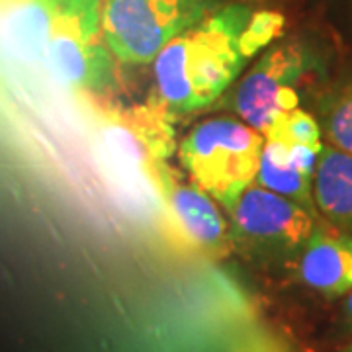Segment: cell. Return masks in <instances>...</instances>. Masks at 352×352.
<instances>
[{"label":"cell","mask_w":352,"mask_h":352,"mask_svg":"<svg viewBox=\"0 0 352 352\" xmlns=\"http://www.w3.org/2000/svg\"><path fill=\"white\" fill-rule=\"evenodd\" d=\"M229 214L235 237L280 254H298L317 226L311 210L256 182L241 194Z\"/></svg>","instance_id":"7"},{"label":"cell","mask_w":352,"mask_h":352,"mask_svg":"<svg viewBox=\"0 0 352 352\" xmlns=\"http://www.w3.org/2000/svg\"><path fill=\"white\" fill-rule=\"evenodd\" d=\"M321 118L329 143L352 155V78L329 94L321 106Z\"/></svg>","instance_id":"13"},{"label":"cell","mask_w":352,"mask_h":352,"mask_svg":"<svg viewBox=\"0 0 352 352\" xmlns=\"http://www.w3.org/2000/svg\"><path fill=\"white\" fill-rule=\"evenodd\" d=\"M349 298H346V305H344V311H346V317H349V321L352 323V292L346 294Z\"/></svg>","instance_id":"16"},{"label":"cell","mask_w":352,"mask_h":352,"mask_svg":"<svg viewBox=\"0 0 352 352\" xmlns=\"http://www.w3.org/2000/svg\"><path fill=\"white\" fill-rule=\"evenodd\" d=\"M264 138L235 118H212L190 129L178 159L194 186L231 212L245 190L256 182Z\"/></svg>","instance_id":"3"},{"label":"cell","mask_w":352,"mask_h":352,"mask_svg":"<svg viewBox=\"0 0 352 352\" xmlns=\"http://www.w3.org/2000/svg\"><path fill=\"white\" fill-rule=\"evenodd\" d=\"M57 0H0V57L24 69L43 63Z\"/></svg>","instance_id":"10"},{"label":"cell","mask_w":352,"mask_h":352,"mask_svg":"<svg viewBox=\"0 0 352 352\" xmlns=\"http://www.w3.org/2000/svg\"><path fill=\"white\" fill-rule=\"evenodd\" d=\"M282 28L284 18L272 10L254 12L243 2L219 6L155 57L153 100L173 116L210 108Z\"/></svg>","instance_id":"1"},{"label":"cell","mask_w":352,"mask_h":352,"mask_svg":"<svg viewBox=\"0 0 352 352\" xmlns=\"http://www.w3.org/2000/svg\"><path fill=\"white\" fill-rule=\"evenodd\" d=\"M256 184L314 210V176L289 161L288 147L276 139H264Z\"/></svg>","instance_id":"12"},{"label":"cell","mask_w":352,"mask_h":352,"mask_svg":"<svg viewBox=\"0 0 352 352\" xmlns=\"http://www.w3.org/2000/svg\"><path fill=\"white\" fill-rule=\"evenodd\" d=\"M219 8V0H102V28L116 61L153 63L188 28Z\"/></svg>","instance_id":"5"},{"label":"cell","mask_w":352,"mask_h":352,"mask_svg":"<svg viewBox=\"0 0 352 352\" xmlns=\"http://www.w3.org/2000/svg\"><path fill=\"white\" fill-rule=\"evenodd\" d=\"M231 352H289L286 344L272 335L270 331L261 327H251L245 331L239 339L233 342Z\"/></svg>","instance_id":"15"},{"label":"cell","mask_w":352,"mask_h":352,"mask_svg":"<svg viewBox=\"0 0 352 352\" xmlns=\"http://www.w3.org/2000/svg\"><path fill=\"white\" fill-rule=\"evenodd\" d=\"M41 69L69 90H112L116 57L104 38L102 0H57Z\"/></svg>","instance_id":"4"},{"label":"cell","mask_w":352,"mask_h":352,"mask_svg":"<svg viewBox=\"0 0 352 352\" xmlns=\"http://www.w3.org/2000/svg\"><path fill=\"white\" fill-rule=\"evenodd\" d=\"M344 352H352V342L346 346V349H344Z\"/></svg>","instance_id":"17"},{"label":"cell","mask_w":352,"mask_h":352,"mask_svg":"<svg viewBox=\"0 0 352 352\" xmlns=\"http://www.w3.org/2000/svg\"><path fill=\"white\" fill-rule=\"evenodd\" d=\"M314 204L333 227L352 235V155L323 147L314 173Z\"/></svg>","instance_id":"11"},{"label":"cell","mask_w":352,"mask_h":352,"mask_svg":"<svg viewBox=\"0 0 352 352\" xmlns=\"http://www.w3.org/2000/svg\"><path fill=\"white\" fill-rule=\"evenodd\" d=\"M296 258V272L303 286L325 298H339L352 292L351 233L331 223H317Z\"/></svg>","instance_id":"9"},{"label":"cell","mask_w":352,"mask_h":352,"mask_svg":"<svg viewBox=\"0 0 352 352\" xmlns=\"http://www.w3.org/2000/svg\"><path fill=\"white\" fill-rule=\"evenodd\" d=\"M161 201L168 221L188 245L215 256L227 254L231 235L215 200L194 184H180L170 166L161 182Z\"/></svg>","instance_id":"8"},{"label":"cell","mask_w":352,"mask_h":352,"mask_svg":"<svg viewBox=\"0 0 352 352\" xmlns=\"http://www.w3.org/2000/svg\"><path fill=\"white\" fill-rule=\"evenodd\" d=\"M321 126L314 118L300 108L284 112L266 129L264 139H276L288 145H307V147H323L321 145Z\"/></svg>","instance_id":"14"},{"label":"cell","mask_w":352,"mask_h":352,"mask_svg":"<svg viewBox=\"0 0 352 352\" xmlns=\"http://www.w3.org/2000/svg\"><path fill=\"white\" fill-rule=\"evenodd\" d=\"M175 118L149 100L104 112L98 120V143L116 178L126 182L131 194H141L145 204H157L161 210V182L176 149Z\"/></svg>","instance_id":"2"},{"label":"cell","mask_w":352,"mask_h":352,"mask_svg":"<svg viewBox=\"0 0 352 352\" xmlns=\"http://www.w3.org/2000/svg\"><path fill=\"white\" fill-rule=\"evenodd\" d=\"M307 65V51L296 41H284L266 51L237 82L231 98L235 113L264 135L278 116L298 108L296 85Z\"/></svg>","instance_id":"6"}]
</instances>
